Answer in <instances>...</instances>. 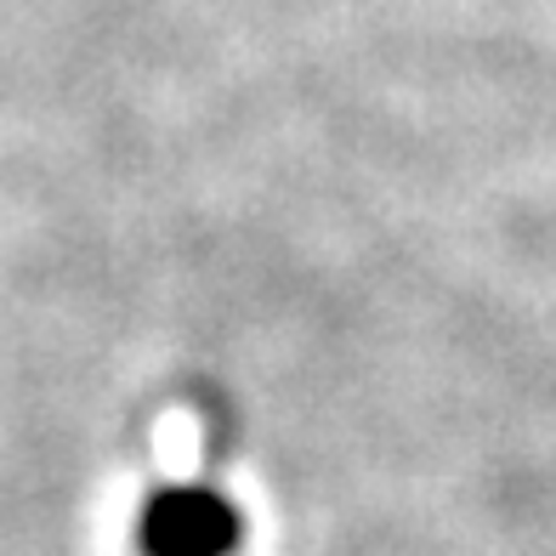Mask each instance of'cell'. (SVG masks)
I'll return each instance as SVG.
<instances>
[{"instance_id":"obj_1","label":"cell","mask_w":556,"mask_h":556,"mask_svg":"<svg viewBox=\"0 0 556 556\" xmlns=\"http://www.w3.org/2000/svg\"><path fill=\"white\" fill-rule=\"evenodd\" d=\"M244 545L239 505L216 489H160L137 517L142 556H233Z\"/></svg>"}]
</instances>
